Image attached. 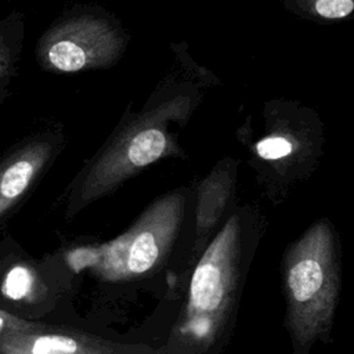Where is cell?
Here are the masks:
<instances>
[{
	"label": "cell",
	"instance_id": "9",
	"mask_svg": "<svg viewBox=\"0 0 354 354\" xmlns=\"http://www.w3.org/2000/svg\"><path fill=\"white\" fill-rule=\"evenodd\" d=\"M238 160L224 158L199 183L195 207V246L202 250L234 196Z\"/></svg>",
	"mask_w": 354,
	"mask_h": 354
},
{
	"label": "cell",
	"instance_id": "1",
	"mask_svg": "<svg viewBox=\"0 0 354 354\" xmlns=\"http://www.w3.org/2000/svg\"><path fill=\"white\" fill-rule=\"evenodd\" d=\"M198 102L199 94L192 87L166 88L152 95L142 111L124 113L108 141L72 180L66 216L73 217L147 166L177 155L180 147L170 126H184Z\"/></svg>",
	"mask_w": 354,
	"mask_h": 354
},
{
	"label": "cell",
	"instance_id": "7",
	"mask_svg": "<svg viewBox=\"0 0 354 354\" xmlns=\"http://www.w3.org/2000/svg\"><path fill=\"white\" fill-rule=\"evenodd\" d=\"M65 144L62 127L33 131L0 151V225L29 198Z\"/></svg>",
	"mask_w": 354,
	"mask_h": 354
},
{
	"label": "cell",
	"instance_id": "13",
	"mask_svg": "<svg viewBox=\"0 0 354 354\" xmlns=\"http://www.w3.org/2000/svg\"><path fill=\"white\" fill-rule=\"evenodd\" d=\"M33 322L35 321H29V319L17 317V315L0 308V339L12 332L26 329V328L32 326Z\"/></svg>",
	"mask_w": 354,
	"mask_h": 354
},
{
	"label": "cell",
	"instance_id": "4",
	"mask_svg": "<svg viewBox=\"0 0 354 354\" xmlns=\"http://www.w3.org/2000/svg\"><path fill=\"white\" fill-rule=\"evenodd\" d=\"M187 189L155 199L119 236L88 249L93 272L105 281L124 282L153 272L169 256L183 224Z\"/></svg>",
	"mask_w": 354,
	"mask_h": 354
},
{
	"label": "cell",
	"instance_id": "10",
	"mask_svg": "<svg viewBox=\"0 0 354 354\" xmlns=\"http://www.w3.org/2000/svg\"><path fill=\"white\" fill-rule=\"evenodd\" d=\"M25 39V15L12 10L0 17V106L10 95L14 77L18 75Z\"/></svg>",
	"mask_w": 354,
	"mask_h": 354
},
{
	"label": "cell",
	"instance_id": "8",
	"mask_svg": "<svg viewBox=\"0 0 354 354\" xmlns=\"http://www.w3.org/2000/svg\"><path fill=\"white\" fill-rule=\"evenodd\" d=\"M0 354H162L148 346L109 342L71 328L33 322L0 339Z\"/></svg>",
	"mask_w": 354,
	"mask_h": 354
},
{
	"label": "cell",
	"instance_id": "11",
	"mask_svg": "<svg viewBox=\"0 0 354 354\" xmlns=\"http://www.w3.org/2000/svg\"><path fill=\"white\" fill-rule=\"evenodd\" d=\"M39 274L33 266L26 263L12 264L0 278V292L10 301H32L39 293Z\"/></svg>",
	"mask_w": 354,
	"mask_h": 354
},
{
	"label": "cell",
	"instance_id": "2",
	"mask_svg": "<svg viewBox=\"0 0 354 354\" xmlns=\"http://www.w3.org/2000/svg\"><path fill=\"white\" fill-rule=\"evenodd\" d=\"M282 282L293 354H308L329 335L340 293L337 238L328 218L317 220L286 248Z\"/></svg>",
	"mask_w": 354,
	"mask_h": 354
},
{
	"label": "cell",
	"instance_id": "12",
	"mask_svg": "<svg viewBox=\"0 0 354 354\" xmlns=\"http://www.w3.org/2000/svg\"><path fill=\"white\" fill-rule=\"evenodd\" d=\"M292 11L321 21H337L347 18L354 10V0H285Z\"/></svg>",
	"mask_w": 354,
	"mask_h": 354
},
{
	"label": "cell",
	"instance_id": "3",
	"mask_svg": "<svg viewBox=\"0 0 354 354\" xmlns=\"http://www.w3.org/2000/svg\"><path fill=\"white\" fill-rule=\"evenodd\" d=\"M243 235V216L235 212L205 246L191 277L185 306L170 335L171 350L203 354L220 340L239 295Z\"/></svg>",
	"mask_w": 354,
	"mask_h": 354
},
{
	"label": "cell",
	"instance_id": "5",
	"mask_svg": "<svg viewBox=\"0 0 354 354\" xmlns=\"http://www.w3.org/2000/svg\"><path fill=\"white\" fill-rule=\"evenodd\" d=\"M126 44L124 32L109 15L76 7L41 33L35 57L43 71L71 75L111 66L122 57Z\"/></svg>",
	"mask_w": 354,
	"mask_h": 354
},
{
	"label": "cell",
	"instance_id": "6",
	"mask_svg": "<svg viewBox=\"0 0 354 354\" xmlns=\"http://www.w3.org/2000/svg\"><path fill=\"white\" fill-rule=\"evenodd\" d=\"M266 124V133L250 149L256 169L285 181L308 173L322 142L318 116L297 104L274 101L267 104Z\"/></svg>",
	"mask_w": 354,
	"mask_h": 354
}]
</instances>
